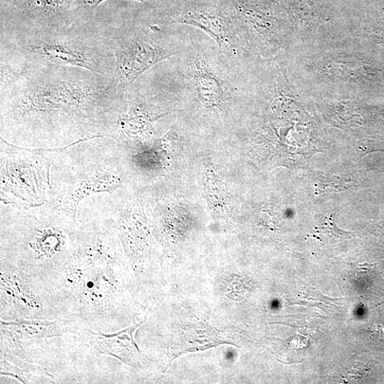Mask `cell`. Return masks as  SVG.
<instances>
[{"instance_id": "1", "label": "cell", "mask_w": 384, "mask_h": 384, "mask_svg": "<svg viewBox=\"0 0 384 384\" xmlns=\"http://www.w3.org/2000/svg\"><path fill=\"white\" fill-rule=\"evenodd\" d=\"M10 84L0 86V133L31 149H57L108 137L123 87L114 77L31 56Z\"/></svg>"}, {"instance_id": "2", "label": "cell", "mask_w": 384, "mask_h": 384, "mask_svg": "<svg viewBox=\"0 0 384 384\" xmlns=\"http://www.w3.org/2000/svg\"><path fill=\"white\" fill-rule=\"evenodd\" d=\"M112 140L87 139L55 151L48 205L77 220L78 207L86 198L125 189L120 149Z\"/></svg>"}, {"instance_id": "3", "label": "cell", "mask_w": 384, "mask_h": 384, "mask_svg": "<svg viewBox=\"0 0 384 384\" xmlns=\"http://www.w3.org/2000/svg\"><path fill=\"white\" fill-rule=\"evenodd\" d=\"M0 42L52 64L76 66L114 78L116 59L105 34L86 22Z\"/></svg>"}, {"instance_id": "4", "label": "cell", "mask_w": 384, "mask_h": 384, "mask_svg": "<svg viewBox=\"0 0 384 384\" xmlns=\"http://www.w3.org/2000/svg\"><path fill=\"white\" fill-rule=\"evenodd\" d=\"M1 140L2 203L20 208L48 205L55 149H31Z\"/></svg>"}, {"instance_id": "5", "label": "cell", "mask_w": 384, "mask_h": 384, "mask_svg": "<svg viewBox=\"0 0 384 384\" xmlns=\"http://www.w3.org/2000/svg\"><path fill=\"white\" fill-rule=\"evenodd\" d=\"M84 0H1V39L25 38L88 22Z\"/></svg>"}, {"instance_id": "6", "label": "cell", "mask_w": 384, "mask_h": 384, "mask_svg": "<svg viewBox=\"0 0 384 384\" xmlns=\"http://www.w3.org/2000/svg\"><path fill=\"white\" fill-rule=\"evenodd\" d=\"M156 29L127 23L105 34L116 59L114 79L120 86H131L146 71L173 55L153 34Z\"/></svg>"}, {"instance_id": "7", "label": "cell", "mask_w": 384, "mask_h": 384, "mask_svg": "<svg viewBox=\"0 0 384 384\" xmlns=\"http://www.w3.org/2000/svg\"><path fill=\"white\" fill-rule=\"evenodd\" d=\"M145 317H138L131 325L116 334L103 335L88 331L90 343L100 353L113 356L131 367H136L140 364V356L134 335Z\"/></svg>"}, {"instance_id": "8", "label": "cell", "mask_w": 384, "mask_h": 384, "mask_svg": "<svg viewBox=\"0 0 384 384\" xmlns=\"http://www.w3.org/2000/svg\"><path fill=\"white\" fill-rule=\"evenodd\" d=\"M181 24L195 26L207 33L220 49L233 50V34L227 18L212 7L199 8L179 18Z\"/></svg>"}, {"instance_id": "9", "label": "cell", "mask_w": 384, "mask_h": 384, "mask_svg": "<svg viewBox=\"0 0 384 384\" xmlns=\"http://www.w3.org/2000/svg\"><path fill=\"white\" fill-rule=\"evenodd\" d=\"M192 68L191 81L201 103L208 109L220 108L225 101L221 79L203 60H194Z\"/></svg>"}, {"instance_id": "10", "label": "cell", "mask_w": 384, "mask_h": 384, "mask_svg": "<svg viewBox=\"0 0 384 384\" xmlns=\"http://www.w3.org/2000/svg\"><path fill=\"white\" fill-rule=\"evenodd\" d=\"M2 331L20 340L60 336L66 333V325L60 321L20 320L1 322Z\"/></svg>"}, {"instance_id": "11", "label": "cell", "mask_w": 384, "mask_h": 384, "mask_svg": "<svg viewBox=\"0 0 384 384\" xmlns=\"http://www.w3.org/2000/svg\"><path fill=\"white\" fill-rule=\"evenodd\" d=\"M316 229L318 233L325 236L329 242L336 244L352 239L353 233L340 229L336 225L333 214L319 217Z\"/></svg>"}, {"instance_id": "12", "label": "cell", "mask_w": 384, "mask_h": 384, "mask_svg": "<svg viewBox=\"0 0 384 384\" xmlns=\"http://www.w3.org/2000/svg\"><path fill=\"white\" fill-rule=\"evenodd\" d=\"M1 285L2 288L12 298L20 300L28 307L39 308L38 300L24 291L25 290L15 277L2 272Z\"/></svg>"}, {"instance_id": "13", "label": "cell", "mask_w": 384, "mask_h": 384, "mask_svg": "<svg viewBox=\"0 0 384 384\" xmlns=\"http://www.w3.org/2000/svg\"><path fill=\"white\" fill-rule=\"evenodd\" d=\"M205 188L209 203L214 207L227 204V191L221 180L219 181L216 177L207 175Z\"/></svg>"}, {"instance_id": "14", "label": "cell", "mask_w": 384, "mask_h": 384, "mask_svg": "<svg viewBox=\"0 0 384 384\" xmlns=\"http://www.w3.org/2000/svg\"><path fill=\"white\" fill-rule=\"evenodd\" d=\"M1 374L15 377L24 383H38V377L47 376L33 371L27 372L12 365L5 360L1 362Z\"/></svg>"}, {"instance_id": "15", "label": "cell", "mask_w": 384, "mask_h": 384, "mask_svg": "<svg viewBox=\"0 0 384 384\" xmlns=\"http://www.w3.org/2000/svg\"><path fill=\"white\" fill-rule=\"evenodd\" d=\"M346 187L340 177H323L317 182L316 190L318 194H331L346 190Z\"/></svg>"}, {"instance_id": "16", "label": "cell", "mask_w": 384, "mask_h": 384, "mask_svg": "<svg viewBox=\"0 0 384 384\" xmlns=\"http://www.w3.org/2000/svg\"><path fill=\"white\" fill-rule=\"evenodd\" d=\"M359 151L361 157L374 152H384V142L372 139H363L359 143Z\"/></svg>"}, {"instance_id": "17", "label": "cell", "mask_w": 384, "mask_h": 384, "mask_svg": "<svg viewBox=\"0 0 384 384\" xmlns=\"http://www.w3.org/2000/svg\"><path fill=\"white\" fill-rule=\"evenodd\" d=\"M106 1V0H84L85 5L91 12H93L94 9H96L101 3ZM138 2H144L145 0H137Z\"/></svg>"}]
</instances>
